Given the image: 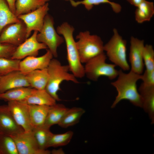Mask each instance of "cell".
Returning <instances> with one entry per match:
<instances>
[{"instance_id": "cell-1", "label": "cell", "mask_w": 154, "mask_h": 154, "mask_svg": "<svg viewBox=\"0 0 154 154\" xmlns=\"http://www.w3.org/2000/svg\"><path fill=\"white\" fill-rule=\"evenodd\" d=\"M117 76V80L111 83L117 92L111 108H115L120 102L124 100H128L134 106L142 108L141 98L137 85L138 80L141 79V74L131 70L126 73L121 69L119 70Z\"/></svg>"}, {"instance_id": "cell-2", "label": "cell", "mask_w": 154, "mask_h": 154, "mask_svg": "<svg viewBox=\"0 0 154 154\" xmlns=\"http://www.w3.org/2000/svg\"><path fill=\"white\" fill-rule=\"evenodd\" d=\"M74 30L72 26L65 22L57 27L56 32L63 36L65 42L70 71L76 78H82L85 76L84 68L80 60L76 42L73 37Z\"/></svg>"}, {"instance_id": "cell-3", "label": "cell", "mask_w": 154, "mask_h": 154, "mask_svg": "<svg viewBox=\"0 0 154 154\" xmlns=\"http://www.w3.org/2000/svg\"><path fill=\"white\" fill-rule=\"evenodd\" d=\"M47 70L49 78L45 89L56 101L61 100L57 93L61 90L60 85L63 81H70L76 84L79 83L76 78L69 72L68 65H62L56 59L51 60Z\"/></svg>"}, {"instance_id": "cell-4", "label": "cell", "mask_w": 154, "mask_h": 154, "mask_svg": "<svg viewBox=\"0 0 154 154\" xmlns=\"http://www.w3.org/2000/svg\"><path fill=\"white\" fill-rule=\"evenodd\" d=\"M113 35L104 46L106 56L113 64L119 67L122 70H130L127 58V41L123 39L116 28L113 29Z\"/></svg>"}, {"instance_id": "cell-5", "label": "cell", "mask_w": 154, "mask_h": 154, "mask_svg": "<svg viewBox=\"0 0 154 154\" xmlns=\"http://www.w3.org/2000/svg\"><path fill=\"white\" fill-rule=\"evenodd\" d=\"M76 38L78 40L76 44L82 63L104 52L103 42L99 36L86 31L80 32Z\"/></svg>"}, {"instance_id": "cell-6", "label": "cell", "mask_w": 154, "mask_h": 154, "mask_svg": "<svg viewBox=\"0 0 154 154\" xmlns=\"http://www.w3.org/2000/svg\"><path fill=\"white\" fill-rule=\"evenodd\" d=\"M107 56L103 52L90 59L84 66L85 74L89 80L97 81L101 76L107 77L110 80L117 77L119 70L115 68L114 64L106 62Z\"/></svg>"}, {"instance_id": "cell-7", "label": "cell", "mask_w": 154, "mask_h": 154, "mask_svg": "<svg viewBox=\"0 0 154 154\" xmlns=\"http://www.w3.org/2000/svg\"><path fill=\"white\" fill-rule=\"evenodd\" d=\"M53 17L47 14L44 21L42 29L37 35V41L44 44L48 48L55 58L58 56L57 49L58 47L64 41L63 37L59 36L54 27Z\"/></svg>"}, {"instance_id": "cell-8", "label": "cell", "mask_w": 154, "mask_h": 154, "mask_svg": "<svg viewBox=\"0 0 154 154\" xmlns=\"http://www.w3.org/2000/svg\"><path fill=\"white\" fill-rule=\"evenodd\" d=\"M11 136L14 140L19 154H49L51 151L41 149L32 130Z\"/></svg>"}, {"instance_id": "cell-9", "label": "cell", "mask_w": 154, "mask_h": 154, "mask_svg": "<svg viewBox=\"0 0 154 154\" xmlns=\"http://www.w3.org/2000/svg\"><path fill=\"white\" fill-rule=\"evenodd\" d=\"M26 25L21 20L5 26L0 33V42L12 44L17 46L27 38Z\"/></svg>"}, {"instance_id": "cell-10", "label": "cell", "mask_w": 154, "mask_h": 154, "mask_svg": "<svg viewBox=\"0 0 154 154\" xmlns=\"http://www.w3.org/2000/svg\"><path fill=\"white\" fill-rule=\"evenodd\" d=\"M48 5V3H46L34 11L17 16L26 25L27 38L29 37L32 31H36L39 32L41 30L44 18L49 10Z\"/></svg>"}, {"instance_id": "cell-11", "label": "cell", "mask_w": 154, "mask_h": 154, "mask_svg": "<svg viewBox=\"0 0 154 154\" xmlns=\"http://www.w3.org/2000/svg\"><path fill=\"white\" fill-rule=\"evenodd\" d=\"M38 32L34 31L30 37L17 46L11 58L21 60L29 56H37L40 50L46 49L48 47L44 44L37 41L36 37Z\"/></svg>"}, {"instance_id": "cell-12", "label": "cell", "mask_w": 154, "mask_h": 154, "mask_svg": "<svg viewBox=\"0 0 154 154\" xmlns=\"http://www.w3.org/2000/svg\"><path fill=\"white\" fill-rule=\"evenodd\" d=\"M144 41L133 36L131 37L129 54V60L131 64V70L139 74L143 72L144 64L143 51Z\"/></svg>"}, {"instance_id": "cell-13", "label": "cell", "mask_w": 154, "mask_h": 154, "mask_svg": "<svg viewBox=\"0 0 154 154\" xmlns=\"http://www.w3.org/2000/svg\"><path fill=\"white\" fill-rule=\"evenodd\" d=\"M7 105L16 122L24 131H32L28 104L24 101H11L8 102Z\"/></svg>"}, {"instance_id": "cell-14", "label": "cell", "mask_w": 154, "mask_h": 154, "mask_svg": "<svg viewBox=\"0 0 154 154\" xmlns=\"http://www.w3.org/2000/svg\"><path fill=\"white\" fill-rule=\"evenodd\" d=\"M53 56L50 51L47 49L46 53L42 56L26 57L20 62L19 70L26 75L36 70L46 68Z\"/></svg>"}, {"instance_id": "cell-15", "label": "cell", "mask_w": 154, "mask_h": 154, "mask_svg": "<svg viewBox=\"0 0 154 154\" xmlns=\"http://www.w3.org/2000/svg\"><path fill=\"white\" fill-rule=\"evenodd\" d=\"M24 131L16 122L7 105L0 106V133L12 136Z\"/></svg>"}, {"instance_id": "cell-16", "label": "cell", "mask_w": 154, "mask_h": 154, "mask_svg": "<svg viewBox=\"0 0 154 154\" xmlns=\"http://www.w3.org/2000/svg\"><path fill=\"white\" fill-rule=\"evenodd\" d=\"M21 87H30L26 75L20 71L12 72L0 78V94L10 90Z\"/></svg>"}, {"instance_id": "cell-17", "label": "cell", "mask_w": 154, "mask_h": 154, "mask_svg": "<svg viewBox=\"0 0 154 154\" xmlns=\"http://www.w3.org/2000/svg\"><path fill=\"white\" fill-rule=\"evenodd\" d=\"M142 99V106L148 114L151 120L154 123V86H148L142 83L138 89Z\"/></svg>"}, {"instance_id": "cell-18", "label": "cell", "mask_w": 154, "mask_h": 154, "mask_svg": "<svg viewBox=\"0 0 154 154\" xmlns=\"http://www.w3.org/2000/svg\"><path fill=\"white\" fill-rule=\"evenodd\" d=\"M28 106L30 121L32 128L44 125L50 106L28 104Z\"/></svg>"}, {"instance_id": "cell-19", "label": "cell", "mask_w": 154, "mask_h": 154, "mask_svg": "<svg viewBox=\"0 0 154 154\" xmlns=\"http://www.w3.org/2000/svg\"><path fill=\"white\" fill-rule=\"evenodd\" d=\"M28 104L51 106L56 104V101L45 89H33L30 94L24 101Z\"/></svg>"}, {"instance_id": "cell-20", "label": "cell", "mask_w": 154, "mask_h": 154, "mask_svg": "<svg viewBox=\"0 0 154 154\" xmlns=\"http://www.w3.org/2000/svg\"><path fill=\"white\" fill-rule=\"evenodd\" d=\"M26 77L30 87L42 90L45 88L49 76L46 68L32 71L27 74Z\"/></svg>"}, {"instance_id": "cell-21", "label": "cell", "mask_w": 154, "mask_h": 154, "mask_svg": "<svg viewBox=\"0 0 154 154\" xmlns=\"http://www.w3.org/2000/svg\"><path fill=\"white\" fill-rule=\"evenodd\" d=\"M33 89L30 87H21L10 90L0 94V100L7 102L24 101Z\"/></svg>"}, {"instance_id": "cell-22", "label": "cell", "mask_w": 154, "mask_h": 154, "mask_svg": "<svg viewBox=\"0 0 154 154\" xmlns=\"http://www.w3.org/2000/svg\"><path fill=\"white\" fill-rule=\"evenodd\" d=\"M136 7L135 17L137 23L141 24L150 21L154 15L153 2L144 0Z\"/></svg>"}, {"instance_id": "cell-23", "label": "cell", "mask_w": 154, "mask_h": 154, "mask_svg": "<svg viewBox=\"0 0 154 154\" xmlns=\"http://www.w3.org/2000/svg\"><path fill=\"white\" fill-rule=\"evenodd\" d=\"M50 0H16L15 15H19L28 13L44 5Z\"/></svg>"}, {"instance_id": "cell-24", "label": "cell", "mask_w": 154, "mask_h": 154, "mask_svg": "<svg viewBox=\"0 0 154 154\" xmlns=\"http://www.w3.org/2000/svg\"><path fill=\"white\" fill-rule=\"evenodd\" d=\"M85 112L84 110L80 107L68 108L58 125L63 128L75 125L79 122Z\"/></svg>"}, {"instance_id": "cell-25", "label": "cell", "mask_w": 154, "mask_h": 154, "mask_svg": "<svg viewBox=\"0 0 154 154\" xmlns=\"http://www.w3.org/2000/svg\"><path fill=\"white\" fill-rule=\"evenodd\" d=\"M68 109L62 104L56 103L50 106L44 125L50 127L58 124Z\"/></svg>"}, {"instance_id": "cell-26", "label": "cell", "mask_w": 154, "mask_h": 154, "mask_svg": "<svg viewBox=\"0 0 154 154\" xmlns=\"http://www.w3.org/2000/svg\"><path fill=\"white\" fill-rule=\"evenodd\" d=\"M20 20L12 12L6 0H0V33L7 25Z\"/></svg>"}, {"instance_id": "cell-27", "label": "cell", "mask_w": 154, "mask_h": 154, "mask_svg": "<svg viewBox=\"0 0 154 154\" xmlns=\"http://www.w3.org/2000/svg\"><path fill=\"white\" fill-rule=\"evenodd\" d=\"M50 128L43 125L32 129L35 138L41 149H46L48 142L53 134L50 131Z\"/></svg>"}, {"instance_id": "cell-28", "label": "cell", "mask_w": 154, "mask_h": 154, "mask_svg": "<svg viewBox=\"0 0 154 154\" xmlns=\"http://www.w3.org/2000/svg\"><path fill=\"white\" fill-rule=\"evenodd\" d=\"M69 1L72 6L76 7L79 5L82 4L88 11L91 10L94 5H98L102 3H107L110 5L113 11L116 13H120L121 10V7L119 4L109 0H83L77 1L70 0Z\"/></svg>"}, {"instance_id": "cell-29", "label": "cell", "mask_w": 154, "mask_h": 154, "mask_svg": "<svg viewBox=\"0 0 154 154\" xmlns=\"http://www.w3.org/2000/svg\"><path fill=\"white\" fill-rule=\"evenodd\" d=\"M0 154H19L12 138L1 133H0Z\"/></svg>"}, {"instance_id": "cell-30", "label": "cell", "mask_w": 154, "mask_h": 154, "mask_svg": "<svg viewBox=\"0 0 154 154\" xmlns=\"http://www.w3.org/2000/svg\"><path fill=\"white\" fill-rule=\"evenodd\" d=\"M21 60L0 57V76H2L13 72L20 71Z\"/></svg>"}, {"instance_id": "cell-31", "label": "cell", "mask_w": 154, "mask_h": 154, "mask_svg": "<svg viewBox=\"0 0 154 154\" xmlns=\"http://www.w3.org/2000/svg\"><path fill=\"white\" fill-rule=\"evenodd\" d=\"M73 135L71 131L60 134H53L47 145V148L51 147H56L66 145L70 142Z\"/></svg>"}, {"instance_id": "cell-32", "label": "cell", "mask_w": 154, "mask_h": 154, "mask_svg": "<svg viewBox=\"0 0 154 154\" xmlns=\"http://www.w3.org/2000/svg\"><path fill=\"white\" fill-rule=\"evenodd\" d=\"M143 58L146 70H154V50L151 44L145 45L143 51Z\"/></svg>"}, {"instance_id": "cell-33", "label": "cell", "mask_w": 154, "mask_h": 154, "mask_svg": "<svg viewBox=\"0 0 154 154\" xmlns=\"http://www.w3.org/2000/svg\"><path fill=\"white\" fill-rule=\"evenodd\" d=\"M17 47L11 44L0 42V57L11 58Z\"/></svg>"}, {"instance_id": "cell-34", "label": "cell", "mask_w": 154, "mask_h": 154, "mask_svg": "<svg viewBox=\"0 0 154 154\" xmlns=\"http://www.w3.org/2000/svg\"><path fill=\"white\" fill-rule=\"evenodd\" d=\"M141 80L145 85L154 86V70L150 71L145 70L143 74H141Z\"/></svg>"}, {"instance_id": "cell-35", "label": "cell", "mask_w": 154, "mask_h": 154, "mask_svg": "<svg viewBox=\"0 0 154 154\" xmlns=\"http://www.w3.org/2000/svg\"><path fill=\"white\" fill-rule=\"evenodd\" d=\"M12 12L15 14V3L16 0H6Z\"/></svg>"}, {"instance_id": "cell-36", "label": "cell", "mask_w": 154, "mask_h": 154, "mask_svg": "<svg viewBox=\"0 0 154 154\" xmlns=\"http://www.w3.org/2000/svg\"><path fill=\"white\" fill-rule=\"evenodd\" d=\"M132 5L136 7L139 5L144 0H126Z\"/></svg>"}, {"instance_id": "cell-37", "label": "cell", "mask_w": 154, "mask_h": 154, "mask_svg": "<svg viewBox=\"0 0 154 154\" xmlns=\"http://www.w3.org/2000/svg\"><path fill=\"white\" fill-rule=\"evenodd\" d=\"M51 153L52 154H63L64 152L61 149H53L51 151Z\"/></svg>"}, {"instance_id": "cell-38", "label": "cell", "mask_w": 154, "mask_h": 154, "mask_svg": "<svg viewBox=\"0 0 154 154\" xmlns=\"http://www.w3.org/2000/svg\"><path fill=\"white\" fill-rule=\"evenodd\" d=\"M64 0L68 1H69L70 0Z\"/></svg>"}, {"instance_id": "cell-39", "label": "cell", "mask_w": 154, "mask_h": 154, "mask_svg": "<svg viewBox=\"0 0 154 154\" xmlns=\"http://www.w3.org/2000/svg\"><path fill=\"white\" fill-rule=\"evenodd\" d=\"M1 76H0V78H1Z\"/></svg>"}, {"instance_id": "cell-40", "label": "cell", "mask_w": 154, "mask_h": 154, "mask_svg": "<svg viewBox=\"0 0 154 154\" xmlns=\"http://www.w3.org/2000/svg\"><path fill=\"white\" fill-rule=\"evenodd\" d=\"M109 0L111 1L112 0Z\"/></svg>"}]
</instances>
